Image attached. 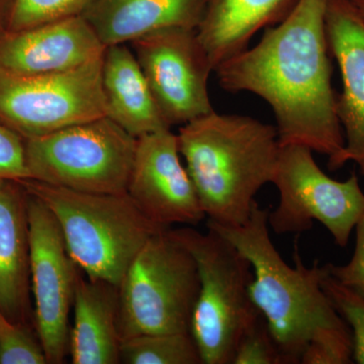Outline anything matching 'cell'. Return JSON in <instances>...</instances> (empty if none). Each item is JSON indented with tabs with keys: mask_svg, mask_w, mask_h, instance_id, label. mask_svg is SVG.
Masks as SVG:
<instances>
[{
	"mask_svg": "<svg viewBox=\"0 0 364 364\" xmlns=\"http://www.w3.org/2000/svg\"><path fill=\"white\" fill-rule=\"evenodd\" d=\"M352 360L353 342L347 324L314 333L301 358V364H347Z\"/></svg>",
	"mask_w": 364,
	"mask_h": 364,
	"instance_id": "cell-24",
	"label": "cell"
},
{
	"mask_svg": "<svg viewBox=\"0 0 364 364\" xmlns=\"http://www.w3.org/2000/svg\"><path fill=\"white\" fill-rule=\"evenodd\" d=\"M208 0H97L83 14L105 47L170 28L198 30Z\"/></svg>",
	"mask_w": 364,
	"mask_h": 364,
	"instance_id": "cell-16",
	"label": "cell"
},
{
	"mask_svg": "<svg viewBox=\"0 0 364 364\" xmlns=\"http://www.w3.org/2000/svg\"><path fill=\"white\" fill-rule=\"evenodd\" d=\"M20 182L51 210L72 259L90 279L119 286L151 237L168 230L150 221L127 193H81L33 179Z\"/></svg>",
	"mask_w": 364,
	"mask_h": 364,
	"instance_id": "cell-4",
	"label": "cell"
},
{
	"mask_svg": "<svg viewBox=\"0 0 364 364\" xmlns=\"http://www.w3.org/2000/svg\"><path fill=\"white\" fill-rule=\"evenodd\" d=\"M25 144L28 179L81 193H127L136 138L109 117L26 139Z\"/></svg>",
	"mask_w": 364,
	"mask_h": 364,
	"instance_id": "cell-7",
	"label": "cell"
},
{
	"mask_svg": "<svg viewBox=\"0 0 364 364\" xmlns=\"http://www.w3.org/2000/svg\"><path fill=\"white\" fill-rule=\"evenodd\" d=\"M11 0H0V39L7 33Z\"/></svg>",
	"mask_w": 364,
	"mask_h": 364,
	"instance_id": "cell-28",
	"label": "cell"
},
{
	"mask_svg": "<svg viewBox=\"0 0 364 364\" xmlns=\"http://www.w3.org/2000/svg\"><path fill=\"white\" fill-rule=\"evenodd\" d=\"M121 363L203 364L191 332L144 334L123 340Z\"/></svg>",
	"mask_w": 364,
	"mask_h": 364,
	"instance_id": "cell-20",
	"label": "cell"
},
{
	"mask_svg": "<svg viewBox=\"0 0 364 364\" xmlns=\"http://www.w3.org/2000/svg\"><path fill=\"white\" fill-rule=\"evenodd\" d=\"M45 363L47 358L40 339L0 310V364Z\"/></svg>",
	"mask_w": 364,
	"mask_h": 364,
	"instance_id": "cell-23",
	"label": "cell"
},
{
	"mask_svg": "<svg viewBox=\"0 0 364 364\" xmlns=\"http://www.w3.org/2000/svg\"><path fill=\"white\" fill-rule=\"evenodd\" d=\"M354 6H356V9H358L359 13H360L361 16L364 18V0H352Z\"/></svg>",
	"mask_w": 364,
	"mask_h": 364,
	"instance_id": "cell-29",
	"label": "cell"
},
{
	"mask_svg": "<svg viewBox=\"0 0 364 364\" xmlns=\"http://www.w3.org/2000/svg\"><path fill=\"white\" fill-rule=\"evenodd\" d=\"M356 242L353 255L345 265L328 263L329 274L337 282L364 296V210L355 226Z\"/></svg>",
	"mask_w": 364,
	"mask_h": 364,
	"instance_id": "cell-27",
	"label": "cell"
},
{
	"mask_svg": "<svg viewBox=\"0 0 364 364\" xmlns=\"http://www.w3.org/2000/svg\"><path fill=\"white\" fill-rule=\"evenodd\" d=\"M105 117L130 135H147L167 126L155 104L147 80L127 44L109 46L102 66Z\"/></svg>",
	"mask_w": 364,
	"mask_h": 364,
	"instance_id": "cell-19",
	"label": "cell"
},
{
	"mask_svg": "<svg viewBox=\"0 0 364 364\" xmlns=\"http://www.w3.org/2000/svg\"><path fill=\"white\" fill-rule=\"evenodd\" d=\"M328 0H299L268 26L260 42L215 68L228 92L254 93L272 107L280 146L301 145L327 155L328 167L343 150V130L332 87L326 33Z\"/></svg>",
	"mask_w": 364,
	"mask_h": 364,
	"instance_id": "cell-1",
	"label": "cell"
},
{
	"mask_svg": "<svg viewBox=\"0 0 364 364\" xmlns=\"http://www.w3.org/2000/svg\"><path fill=\"white\" fill-rule=\"evenodd\" d=\"M130 45L167 126L214 112L208 88L214 66L196 28H165Z\"/></svg>",
	"mask_w": 364,
	"mask_h": 364,
	"instance_id": "cell-10",
	"label": "cell"
},
{
	"mask_svg": "<svg viewBox=\"0 0 364 364\" xmlns=\"http://www.w3.org/2000/svg\"><path fill=\"white\" fill-rule=\"evenodd\" d=\"M269 208L254 203L247 222L224 226L208 221L207 227L221 234L250 262L253 279L251 301L267 321L282 354V364L301 363L314 333L346 324L323 289L327 264L315 261L306 267L298 240L294 243V267L282 259L270 237Z\"/></svg>",
	"mask_w": 364,
	"mask_h": 364,
	"instance_id": "cell-3",
	"label": "cell"
},
{
	"mask_svg": "<svg viewBox=\"0 0 364 364\" xmlns=\"http://www.w3.org/2000/svg\"><path fill=\"white\" fill-rule=\"evenodd\" d=\"M208 228L168 229L195 258L200 291L191 333L203 364H232L242 333L260 315L249 294L253 279L247 258L231 242Z\"/></svg>",
	"mask_w": 364,
	"mask_h": 364,
	"instance_id": "cell-5",
	"label": "cell"
},
{
	"mask_svg": "<svg viewBox=\"0 0 364 364\" xmlns=\"http://www.w3.org/2000/svg\"><path fill=\"white\" fill-rule=\"evenodd\" d=\"M299 0H208L198 28L214 70L245 51L258 31L275 26L293 11Z\"/></svg>",
	"mask_w": 364,
	"mask_h": 364,
	"instance_id": "cell-18",
	"label": "cell"
},
{
	"mask_svg": "<svg viewBox=\"0 0 364 364\" xmlns=\"http://www.w3.org/2000/svg\"><path fill=\"white\" fill-rule=\"evenodd\" d=\"M232 364H282L279 346L261 314L242 333Z\"/></svg>",
	"mask_w": 364,
	"mask_h": 364,
	"instance_id": "cell-25",
	"label": "cell"
},
{
	"mask_svg": "<svg viewBox=\"0 0 364 364\" xmlns=\"http://www.w3.org/2000/svg\"><path fill=\"white\" fill-rule=\"evenodd\" d=\"M28 178L25 139L0 123V179L20 181Z\"/></svg>",
	"mask_w": 364,
	"mask_h": 364,
	"instance_id": "cell-26",
	"label": "cell"
},
{
	"mask_svg": "<svg viewBox=\"0 0 364 364\" xmlns=\"http://www.w3.org/2000/svg\"><path fill=\"white\" fill-rule=\"evenodd\" d=\"M322 287L335 310L350 329L353 360L364 364V296L340 284L329 272L323 279Z\"/></svg>",
	"mask_w": 364,
	"mask_h": 364,
	"instance_id": "cell-22",
	"label": "cell"
},
{
	"mask_svg": "<svg viewBox=\"0 0 364 364\" xmlns=\"http://www.w3.org/2000/svg\"><path fill=\"white\" fill-rule=\"evenodd\" d=\"M176 135L208 221L247 222L255 196L274 176L282 148L277 127L214 111L183 124Z\"/></svg>",
	"mask_w": 364,
	"mask_h": 364,
	"instance_id": "cell-2",
	"label": "cell"
},
{
	"mask_svg": "<svg viewBox=\"0 0 364 364\" xmlns=\"http://www.w3.org/2000/svg\"><path fill=\"white\" fill-rule=\"evenodd\" d=\"M272 183L279 193V205L268 215L275 233L299 236L310 231L316 221L337 245H347L364 210V193L355 173L335 181L318 167L310 148L287 145L280 148Z\"/></svg>",
	"mask_w": 364,
	"mask_h": 364,
	"instance_id": "cell-8",
	"label": "cell"
},
{
	"mask_svg": "<svg viewBox=\"0 0 364 364\" xmlns=\"http://www.w3.org/2000/svg\"><path fill=\"white\" fill-rule=\"evenodd\" d=\"M28 219L36 330L48 363L61 364L70 350L69 314L81 270L68 252L56 218L28 193Z\"/></svg>",
	"mask_w": 364,
	"mask_h": 364,
	"instance_id": "cell-11",
	"label": "cell"
},
{
	"mask_svg": "<svg viewBox=\"0 0 364 364\" xmlns=\"http://www.w3.org/2000/svg\"><path fill=\"white\" fill-rule=\"evenodd\" d=\"M107 47L85 20L72 16L0 39V69L23 75L74 70L104 56Z\"/></svg>",
	"mask_w": 364,
	"mask_h": 364,
	"instance_id": "cell-14",
	"label": "cell"
},
{
	"mask_svg": "<svg viewBox=\"0 0 364 364\" xmlns=\"http://www.w3.org/2000/svg\"><path fill=\"white\" fill-rule=\"evenodd\" d=\"M30 251L28 193L20 181L0 179V310L23 325L30 314Z\"/></svg>",
	"mask_w": 364,
	"mask_h": 364,
	"instance_id": "cell-15",
	"label": "cell"
},
{
	"mask_svg": "<svg viewBox=\"0 0 364 364\" xmlns=\"http://www.w3.org/2000/svg\"><path fill=\"white\" fill-rule=\"evenodd\" d=\"M117 287L121 341L144 334L191 332L200 291L198 267L168 230L151 237Z\"/></svg>",
	"mask_w": 364,
	"mask_h": 364,
	"instance_id": "cell-6",
	"label": "cell"
},
{
	"mask_svg": "<svg viewBox=\"0 0 364 364\" xmlns=\"http://www.w3.org/2000/svg\"><path fill=\"white\" fill-rule=\"evenodd\" d=\"M127 193L150 221L165 229L196 226L205 218L171 129L136 138Z\"/></svg>",
	"mask_w": 364,
	"mask_h": 364,
	"instance_id": "cell-12",
	"label": "cell"
},
{
	"mask_svg": "<svg viewBox=\"0 0 364 364\" xmlns=\"http://www.w3.org/2000/svg\"><path fill=\"white\" fill-rule=\"evenodd\" d=\"M82 273L79 272L74 293L72 363H121L119 287L105 280L85 279Z\"/></svg>",
	"mask_w": 364,
	"mask_h": 364,
	"instance_id": "cell-17",
	"label": "cell"
},
{
	"mask_svg": "<svg viewBox=\"0 0 364 364\" xmlns=\"http://www.w3.org/2000/svg\"><path fill=\"white\" fill-rule=\"evenodd\" d=\"M102 58L45 75L0 69V123L26 140L105 117Z\"/></svg>",
	"mask_w": 364,
	"mask_h": 364,
	"instance_id": "cell-9",
	"label": "cell"
},
{
	"mask_svg": "<svg viewBox=\"0 0 364 364\" xmlns=\"http://www.w3.org/2000/svg\"><path fill=\"white\" fill-rule=\"evenodd\" d=\"M326 33L343 85L335 109L345 145L331 170L351 161L364 176V18L352 0H328Z\"/></svg>",
	"mask_w": 364,
	"mask_h": 364,
	"instance_id": "cell-13",
	"label": "cell"
},
{
	"mask_svg": "<svg viewBox=\"0 0 364 364\" xmlns=\"http://www.w3.org/2000/svg\"><path fill=\"white\" fill-rule=\"evenodd\" d=\"M97 0H11L7 32H18L83 14Z\"/></svg>",
	"mask_w": 364,
	"mask_h": 364,
	"instance_id": "cell-21",
	"label": "cell"
}]
</instances>
